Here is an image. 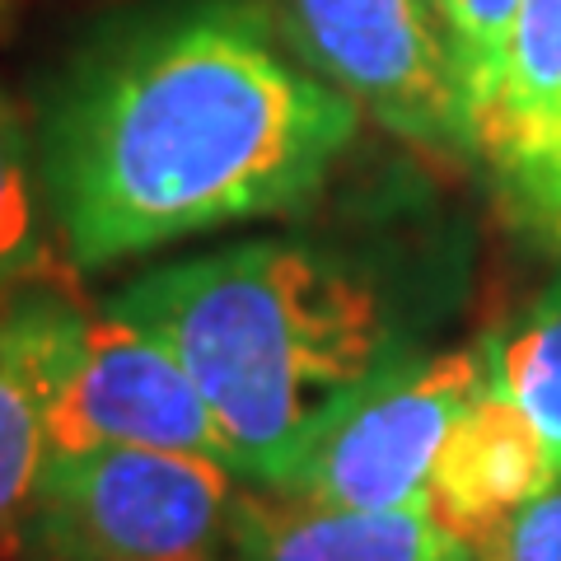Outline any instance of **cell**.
I'll use <instances>...</instances> for the list:
<instances>
[{
	"instance_id": "16",
	"label": "cell",
	"mask_w": 561,
	"mask_h": 561,
	"mask_svg": "<svg viewBox=\"0 0 561 561\" xmlns=\"http://www.w3.org/2000/svg\"><path fill=\"white\" fill-rule=\"evenodd\" d=\"M435 5H440V14H445V0H435Z\"/></svg>"
},
{
	"instance_id": "7",
	"label": "cell",
	"mask_w": 561,
	"mask_h": 561,
	"mask_svg": "<svg viewBox=\"0 0 561 561\" xmlns=\"http://www.w3.org/2000/svg\"><path fill=\"white\" fill-rule=\"evenodd\" d=\"M501 220L561 257V0H519L505 70L468 140Z\"/></svg>"
},
{
	"instance_id": "11",
	"label": "cell",
	"mask_w": 561,
	"mask_h": 561,
	"mask_svg": "<svg viewBox=\"0 0 561 561\" xmlns=\"http://www.w3.org/2000/svg\"><path fill=\"white\" fill-rule=\"evenodd\" d=\"M491 383L511 393L561 463V280L529 305V313L486 342Z\"/></svg>"
},
{
	"instance_id": "15",
	"label": "cell",
	"mask_w": 561,
	"mask_h": 561,
	"mask_svg": "<svg viewBox=\"0 0 561 561\" xmlns=\"http://www.w3.org/2000/svg\"><path fill=\"white\" fill-rule=\"evenodd\" d=\"M14 10V0H0V20H5V14Z\"/></svg>"
},
{
	"instance_id": "1",
	"label": "cell",
	"mask_w": 561,
	"mask_h": 561,
	"mask_svg": "<svg viewBox=\"0 0 561 561\" xmlns=\"http://www.w3.org/2000/svg\"><path fill=\"white\" fill-rule=\"evenodd\" d=\"M360 131L267 0H183L94 47L43 136L51 220L76 267L313 202Z\"/></svg>"
},
{
	"instance_id": "2",
	"label": "cell",
	"mask_w": 561,
	"mask_h": 561,
	"mask_svg": "<svg viewBox=\"0 0 561 561\" xmlns=\"http://www.w3.org/2000/svg\"><path fill=\"white\" fill-rule=\"evenodd\" d=\"M108 309L173 346L234 449V472L257 486L286 482L342 402L402 356L370 280L280 239L173 262Z\"/></svg>"
},
{
	"instance_id": "10",
	"label": "cell",
	"mask_w": 561,
	"mask_h": 561,
	"mask_svg": "<svg viewBox=\"0 0 561 561\" xmlns=\"http://www.w3.org/2000/svg\"><path fill=\"white\" fill-rule=\"evenodd\" d=\"M225 561H468V548L431 519L426 501L351 511L257 486L234 501Z\"/></svg>"
},
{
	"instance_id": "14",
	"label": "cell",
	"mask_w": 561,
	"mask_h": 561,
	"mask_svg": "<svg viewBox=\"0 0 561 561\" xmlns=\"http://www.w3.org/2000/svg\"><path fill=\"white\" fill-rule=\"evenodd\" d=\"M468 561H561V482L511 515L496 534L472 542Z\"/></svg>"
},
{
	"instance_id": "3",
	"label": "cell",
	"mask_w": 561,
	"mask_h": 561,
	"mask_svg": "<svg viewBox=\"0 0 561 561\" xmlns=\"http://www.w3.org/2000/svg\"><path fill=\"white\" fill-rule=\"evenodd\" d=\"M239 472L206 454L61 449L14 561H225Z\"/></svg>"
},
{
	"instance_id": "5",
	"label": "cell",
	"mask_w": 561,
	"mask_h": 561,
	"mask_svg": "<svg viewBox=\"0 0 561 561\" xmlns=\"http://www.w3.org/2000/svg\"><path fill=\"white\" fill-rule=\"evenodd\" d=\"M290 47L389 131L426 150H468L449 28L435 0H286Z\"/></svg>"
},
{
	"instance_id": "6",
	"label": "cell",
	"mask_w": 561,
	"mask_h": 561,
	"mask_svg": "<svg viewBox=\"0 0 561 561\" xmlns=\"http://www.w3.org/2000/svg\"><path fill=\"white\" fill-rule=\"evenodd\" d=\"M51 445L61 449H169L206 454L234 468L216 412L173 346L127 313H99L84 323V351L70 375Z\"/></svg>"
},
{
	"instance_id": "12",
	"label": "cell",
	"mask_w": 561,
	"mask_h": 561,
	"mask_svg": "<svg viewBox=\"0 0 561 561\" xmlns=\"http://www.w3.org/2000/svg\"><path fill=\"white\" fill-rule=\"evenodd\" d=\"M47 234L38 210V179H33L28 131L20 103L0 84V300L24 295L47 280Z\"/></svg>"
},
{
	"instance_id": "8",
	"label": "cell",
	"mask_w": 561,
	"mask_h": 561,
	"mask_svg": "<svg viewBox=\"0 0 561 561\" xmlns=\"http://www.w3.org/2000/svg\"><path fill=\"white\" fill-rule=\"evenodd\" d=\"M84 323L57 286L0 300V561H14L20 529L51 463V426L84 351Z\"/></svg>"
},
{
	"instance_id": "4",
	"label": "cell",
	"mask_w": 561,
	"mask_h": 561,
	"mask_svg": "<svg viewBox=\"0 0 561 561\" xmlns=\"http://www.w3.org/2000/svg\"><path fill=\"white\" fill-rule=\"evenodd\" d=\"M486 383V342L440 356H393L360 393L342 402L290 478L272 491L351 511L426 501L435 454Z\"/></svg>"
},
{
	"instance_id": "13",
	"label": "cell",
	"mask_w": 561,
	"mask_h": 561,
	"mask_svg": "<svg viewBox=\"0 0 561 561\" xmlns=\"http://www.w3.org/2000/svg\"><path fill=\"white\" fill-rule=\"evenodd\" d=\"M515 14H519V0H445V28L454 47V70H459L468 140L501 84Z\"/></svg>"
},
{
	"instance_id": "9",
	"label": "cell",
	"mask_w": 561,
	"mask_h": 561,
	"mask_svg": "<svg viewBox=\"0 0 561 561\" xmlns=\"http://www.w3.org/2000/svg\"><path fill=\"white\" fill-rule=\"evenodd\" d=\"M557 482L561 463L542 440V431L524 416L511 393L486 383L435 454L426 511L445 534L472 548L529 501L548 496Z\"/></svg>"
}]
</instances>
